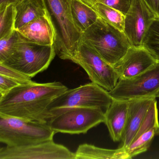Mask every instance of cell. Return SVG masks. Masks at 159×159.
<instances>
[{
	"instance_id": "obj_1",
	"label": "cell",
	"mask_w": 159,
	"mask_h": 159,
	"mask_svg": "<svg viewBox=\"0 0 159 159\" xmlns=\"http://www.w3.org/2000/svg\"><path fill=\"white\" fill-rule=\"evenodd\" d=\"M68 89L59 82L21 84L0 96V113L47 123L49 105Z\"/></svg>"
},
{
	"instance_id": "obj_15",
	"label": "cell",
	"mask_w": 159,
	"mask_h": 159,
	"mask_svg": "<svg viewBox=\"0 0 159 159\" xmlns=\"http://www.w3.org/2000/svg\"><path fill=\"white\" fill-rule=\"evenodd\" d=\"M129 100L113 99L105 112L104 123L107 127L110 135L114 142L121 140L126 124Z\"/></svg>"
},
{
	"instance_id": "obj_6",
	"label": "cell",
	"mask_w": 159,
	"mask_h": 159,
	"mask_svg": "<svg viewBox=\"0 0 159 159\" xmlns=\"http://www.w3.org/2000/svg\"><path fill=\"white\" fill-rule=\"evenodd\" d=\"M56 55L54 45H42L22 38L11 56L0 64L32 78L46 70Z\"/></svg>"
},
{
	"instance_id": "obj_22",
	"label": "cell",
	"mask_w": 159,
	"mask_h": 159,
	"mask_svg": "<svg viewBox=\"0 0 159 159\" xmlns=\"http://www.w3.org/2000/svg\"><path fill=\"white\" fill-rule=\"evenodd\" d=\"M15 23L14 4H10L0 10V39L11 35L15 30Z\"/></svg>"
},
{
	"instance_id": "obj_3",
	"label": "cell",
	"mask_w": 159,
	"mask_h": 159,
	"mask_svg": "<svg viewBox=\"0 0 159 159\" xmlns=\"http://www.w3.org/2000/svg\"><path fill=\"white\" fill-rule=\"evenodd\" d=\"M82 41L112 66L124 56L131 47L124 31L99 17L82 33Z\"/></svg>"
},
{
	"instance_id": "obj_5",
	"label": "cell",
	"mask_w": 159,
	"mask_h": 159,
	"mask_svg": "<svg viewBox=\"0 0 159 159\" xmlns=\"http://www.w3.org/2000/svg\"><path fill=\"white\" fill-rule=\"evenodd\" d=\"M105 112L96 108L70 107L47 111V123L55 133L85 134L105 122Z\"/></svg>"
},
{
	"instance_id": "obj_8",
	"label": "cell",
	"mask_w": 159,
	"mask_h": 159,
	"mask_svg": "<svg viewBox=\"0 0 159 159\" xmlns=\"http://www.w3.org/2000/svg\"><path fill=\"white\" fill-rule=\"evenodd\" d=\"M71 61L84 69L92 82L108 92L113 90L119 81V76L114 66L82 41Z\"/></svg>"
},
{
	"instance_id": "obj_7",
	"label": "cell",
	"mask_w": 159,
	"mask_h": 159,
	"mask_svg": "<svg viewBox=\"0 0 159 159\" xmlns=\"http://www.w3.org/2000/svg\"><path fill=\"white\" fill-rule=\"evenodd\" d=\"M113 99L107 90L92 82L74 89H68L52 101L48 111L78 107L100 108L106 111Z\"/></svg>"
},
{
	"instance_id": "obj_27",
	"label": "cell",
	"mask_w": 159,
	"mask_h": 159,
	"mask_svg": "<svg viewBox=\"0 0 159 159\" xmlns=\"http://www.w3.org/2000/svg\"><path fill=\"white\" fill-rule=\"evenodd\" d=\"M149 7L154 12L157 16L159 17V0H145Z\"/></svg>"
},
{
	"instance_id": "obj_9",
	"label": "cell",
	"mask_w": 159,
	"mask_h": 159,
	"mask_svg": "<svg viewBox=\"0 0 159 159\" xmlns=\"http://www.w3.org/2000/svg\"><path fill=\"white\" fill-rule=\"evenodd\" d=\"M109 93L113 99L120 100L156 98L159 93V62L138 76L119 80L115 88Z\"/></svg>"
},
{
	"instance_id": "obj_28",
	"label": "cell",
	"mask_w": 159,
	"mask_h": 159,
	"mask_svg": "<svg viewBox=\"0 0 159 159\" xmlns=\"http://www.w3.org/2000/svg\"><path fill=\"white\" fill-rule=\"evenodd\" d=\"M20 0H0V10L4 9L10 4H14Z\"/></svg>"
},
{
	"instance_id": "obj_11",
	"label": "cell",
	"mask_w": 159,
	"mask_h": 159,
	"mask_svg": "<svg viewBox=\"0 0 159 159\" xmlns=\"http://www.w3.org/2000/svg\"><path fill=\"white\" fill-rule=\"evenodd\" d=\"M157 18L145 0H133L125 15L124 32L132 47H140L143 38L154 19Z\"/></svg>"
},
{
	"instance_id": "obj_18",
	"label": "cell",
	"mask_w": 159,
	"mask_h": 159,
	"mask_svg": "<svg viewBox=\"0 0 159 159\" xmlns=\"http://www.w3.org/2000/svg\"><path fill=\"white\" fill-rule=\"evenodd\" d=\"M128 159L126 150L120 147L109 149L88 144L80 145L75 152V159Z\"/></svg>"
},
{
	"instance_id": "obj_14",
	"label": "cell",
	"mask_w": 159,
	"mask_h": 159,
	"mask_svg": "<svg viewBox=\"0 0 159 159\" xmlns=\"http://www.w3.org/2000/svg\"><path fill=\"white\" fill-rule=\"evenodd\" d=\"M155 99V98H144L129 100L127 120L122 136L121 148L125 150L128 148Z\"/></svg>"
},
{
	"instance_id": "obj_21",
	"label": "cell",
	"mask_w": 159,
	"mask_h": 159,
	"mask_svg": "<svg viewBox=\"0 0 159 159\" xmlns=\"http://www.w3.org/2000/svg\"><path fill=\"white\" fill-rule=\"evenodd\" d=\"M141 47L156 62H159V18H155L152 22L143 38Z\"/></svg>"
},
{
	"instance_id": "obj_16",
	"label": "cell",
	"mask_w": 159,
	"mask_h": 159,
	"mask_svg": "<svg viewBox=\"0 0 159 159\" xmlns=\"http://www.w3.org/2000/svg\"><path fill=\"white\" fill-rule=\"evenodd\" d=\"M17 30L28 41L44 45L54 43V32L47 15L33 20Z\"/></svg>"
},
{
	"instance_id": "obj_10",
	"label": "cell",
	"mask_w": 159,
	"mask_h": 159,
	"mask_svg": "<svg viewBox=\"0 0 159 159\" xmlns=\"http://www.w3.org/2000/svg\"><path fill=\"white\" fill-rule=\"evenodd\" d=\"M0 159H75V153L52 140L0 149Z\"/></svg>"
},
{
	"instance_id": "obj_29",
	"label": "cell",
	"mask_w": 159,
	"mask_h": 159,
	"mask_svg": "<svg viewBox=\"0 0 159 159\" xmlns=\"http://www.w3.org/2000/svg\"><path fill=\"white\" fill-rule=\"evenodd\" d=\"M157 98H159V94H158L157 95Z\"/></svg>"
},
{
	"instance_id": "obj_17",
	"label": "cell",
	"mask_w": 159,
	"mask_h": 159,
	"mask_svg": "<svg viewBox=\"0 0 159 159\" xmlns=\"http://www.w3.org/2000/svg\"><path fill=\"white\" fill-rule=\"evenodd\" d=\"M15 29L23 27L33 20L46 15L43 0H20L14 4Z\"/></svg>"
},
{
	"instance_id": "obj_12",
	"label": "cell",
	"mask_w": 159,
	"mask_h": 159,
	"mask_svg": "<svg viewBox=\"0 0 159 159\" xmlns=\"http://www.w3.org/2000/svg\"><path fill=\"white\" fill-rule=\"evenodd\" d=\"M156 61L143 47L131 46L124 56L113 66L119 80L131 79L143 73Z\"/></svg>"
},
{
	"instance_id": "obj_24",
	"label": "cell",
	"mask_w": 159,
	"mask_h": 159,
	"mask_svg": "<svg viewBox=\"0 0 159 159\" xmlns=\"http://www.w3.org/2000/svg\"><path fill=\"white\" fill-rule=\"evenodd\" d=\"M0 74L15 80L20 84H26L33 82L30 77L1 64H0Z\"/></svg>"
},
{
	"instance_id": "obj_2",
	"label": "cell",
	"mask_w": 159,
	"mask_h": 159,
	"mask_svg": "<svg viewBox=\"0 0 159 159\" xmlns=\"http://www.w3.org/2000/svg\"><path fill=\"white\" fill-rule=\"evenodd\" d=\"M43 1L54 32L56 54L61 59L71 61L81 43L82 34L73 22L71 0Z\"/></svg>"
},
{
	"instance_id": "obj_20",
	"label": "cell",
	"mask_w": 159,
	"mask_h": 159,
	"mask_svg": "<svg viewBox=\"0 0 159 159\" xmlns=\"http://www.w3.org/2000/svg\"><path fill=\"white\" fill-rule=\"evenodd\" d=\"M81 1L92 7L99 17L116 28L123 31L125 15L120 12L99 2H95L90 0Z\"/></svg>"
},
{
	"instance_id": "obj_23",
	"label": "cell",
	"mask_w": 159,
	"mask_h": 159,
	"mask_svg": "<svg viewBox=\"0 0 159 159\" xmlns=\"http://www.w3.org/2000/svg\"><path fill=\"white\" fill-rule=\"evenodd\" d=\"M22 40L21 34L16 30L11 35L0 39V63H3L11 56Z\"/></svg>"
},
{
	"instance_id": "obj_13",
	"label": "cell",
	"mask_w": 159,
	"mask_h": 159,
	"mask_svg": "<svg viewBox=\"0 0 159 159\" xmlns=\"http://www.w3.org/2000/svg\"><path fill=\"white\" fill-rule=\"evenodd\" d=\"M159 135V123L157 101L152 102L143 123L126 151L130 159L145 152L154 137Z\"/></svg>"
},
{
	"instance_id": "obj_19",
	"label": "cell",
	"mask_w": 159,
	"mask_h": 159,
	"mask_svg": "<svg viewBox=\"0 0 159 159\" xmlns=\"http://www.w3.org/2000/svg\"><path fill=\"white\" fill-rule=\"evenodd\" d=\"M71 13L75 26L83 33L98 19L95 11L81 0H71Z\"/></svg>"
},
{
	"instance_id": "obj_4",
	"label": "cell",
	"mask_w": 159,
	"mask_h": 159,
	"mask_svg": "<svg viewBox=\"0 0 159 159\" xmlns=\"http://www.w3.org/2000/svg\"><path fill=\"white\" fill-rule=\"evenodd\" d=\"M55 134L47 123L0 113V141L8 147H21L52 140Z\"/></svg>"
},
{
	"instance_id": "obj_26",
	"label": "cell",
	"mask_w": 159,
	"mask_h": 159,
	"mask_svg": "<svg viewBox=\"0 0 159 159\" xmlns=\"http://www.w3.org/2000/svg\"><path fill=\"white\" fill-rule=\"evenodd\" d=\"M21 85L15 80L0 74V94L1 96L7 93L15 87Z\"/></svg>"
},
{
	"instance_id": "obj_30",
	"label": "cell",
	"mask_w": 159,
	"mask_h": 159,
	"mask_svg": "<svg viewBox=\"0 0 159 159\" xmlns=\"http://www.w3.org/2000/svg\"></svg>"
},
{
	"instance_id": "obj_25",
	"label": "cell",
	"mask_w": 159,
	"mask_h": 159,
	"mask_svg": "<svg viewBox=\"0 0 159 159\" xmlns=\"http://www.w3.org/2000/svg\"><path fill=\"white\" fill-rule=\"evenodd\" d=\"M113 8L125 15L129 11L133 0H90Z\"/></svg>"
}]
</instances>
